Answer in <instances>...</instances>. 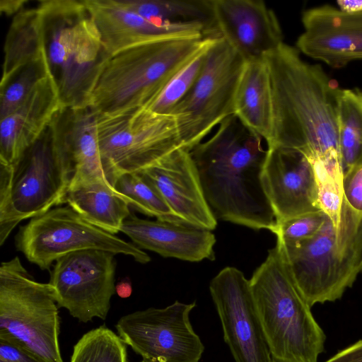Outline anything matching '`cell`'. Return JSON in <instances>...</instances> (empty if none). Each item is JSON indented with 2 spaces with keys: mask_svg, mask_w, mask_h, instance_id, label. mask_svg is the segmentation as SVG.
I'll return each mask as SVG.
<instances>
[{
  "mask_svg": "<svg viewBox=\"0 0 362 362\" xmlns=\"http://www.w3.org/2000/svg\"><path fill=\"white\" fill-rule=\"evenodd\" d=\"M271 81L273 136L267 146L291 148L322 163L342 185L338 140L340 88L318 64L283 43L264 56Z\"/></svg>",
  "mask_w": 362,
  "mask_h": 362,
  "instance_id": "6da1fadb",
  "label": "cell"
},
{
  "mask_svg": "<svg viewBox=\"0 0 362 362\" xmlns=\"http://www.w3.org/2000/svg\"><path fill=\"white\" fill-rule=\"evenodd\" d=\"M263 141L232 115L190 154L216 219L273 233L276 218L261 180L268 151Z\"/></svg>",
  "mask_w": 362,
  "mask_h": 362,
  "instance_id": "7a4b0ae2",
  "label": "cell"
},
{
  "mask_svg": "<svg viewBox=\"0 0 362 362\" xmlns=\"http://www.w3.org/2000/svg\"><path fill=\"white\" fill-rule=\"evenodd\" d=\"M44 52L62 107H88L110 57L84 0L40 1Z\"/></svg>",
  "mask_w": 362,
  "mask_h": 362,
  "instance_id": "3957f363",
  "label": "cell"
},
{
  "mask_svg": "<svg viewBox=\"0 0 362 362\" xmlns=\"http://www.w3.org/2000/svg\"><path fill=\"white\" fill-rule=\"evenodd\" d=\"M214 39H160L111 54L94 87L88 107L99 115L147 107L173 76Z\"/></svg>",
  "mask_w": 362,
  "mask_h": 362,
  "instance_id": "277c9868",
  "label": "cell"
},
{
  "mask_svg": "<svg viewBox=\"0 0 362 362\" xmlns=\"http://www.w3.org/2000/svg\"><path fill=\"white\" fill-rule=\"evenodd\" d=\"M249 281L274 362H317L325 350L326 336L298 288L278 243Z\"/></svg>",
  "mask_w": 362,
  "mask_h": 362,
  "instance_id": "5b68a950",
  "label": "cell"
},
{
  "mask_svg": "<svg viewBox=\"0 0 362 362\" xmlns=\"http://www.w3.org/2000/svg\"><path fill=\"white\" fill-rule=\"evenodd\" d=\"M276 243L311 307L340 299L362 272V216L344 199L337 227L327 216L313 237L289 245Z\"/></svg>",
  "mask_w": 362,
  "mask_h": 362,
  "instance_id": "8992f818",
  "label": "cell"
},
{
  "mask_svg": "<svg viewBox=\"0 0 362 362\" xmlns=\"http://www.w3.org/2000/svg\"><path fill=\"white\" fill-rule=\"evenodd\" d=\"M73 175L50 124L14 163L0 164V245L21 221L64 204Z\"/></svg>",
  "mask_w": 362,
  "mask_h": 362,
  "instance_id": "52a82bcc",
  "label": "cell"
},
{
  "mask_svg": "<svg viewBox=\"0 0 362 362\" xmlns=\"http://www.w3.org/2000/svg\"><path fill=\"white\" fill-rule=\"evenodd\" d=\"M59 306L49 283L37 281L18 257L0 267V338L41 362H63Z\"/></svg>",
  "mask_w": 362,
  "mask_h": 362,
  "instance_id": "ba28073f",
  "label": "cell"
},
{
  "mask_svg": "<svg viewBox=\"0 0 362 362\" xmlns=\"http://www.w3.org/2000/svg\"><path fill=\"white\" fill-rule=\"evenodd\" d=\"M94 114L103 170L113 186L121 175L140 173L182 148L172 115L146 107L115 115Z\"/></svg>",
  "mask_w": 362,
  "mask_h": 362,
  "instance_id": "9c48e42d",
  "label": "cell"
},
{
  "mask_svg": "<svg viewBox=\"0 0 362 362\" xmlns=\"http://www.w3.org/2000/svg\"><path fill=\"white\" fill-rule=\"evenodd\" d=\"M245 62L222 37L211 43L196 82L171 113L183 148L190 151L234 115L235 93Z\"/></svg>",
  "mask_w": 362,
  "mask_h": 362,
  "instance_id": "30bf717a",
  "label": "cell"
},
{
  "mask_svg": "<svg viewBox=\"0 0 362 362\" xmlns=\"http://www.w3.org/2000/svg\"><path fill=\"white\" fill-rule=\"evenodd\" d=\"M15 240L25 258L42 270H49L54 262L68 254L87 250L130 256L141 264L151 261L134 243L91 224L68 205L30 218L20 227Z\"/></svg>",
  "mask_w": 362,
  "mask_h": 362,
  "instance_id": "8fae6325",
  "label": "cell"
},
{
  "mask_svg": "<svg viewBox=\"0 0 362 362\" xmlns=\"http://www.w3.org/2000/svg\"><path fill=\"white\" fill-rule=\"evenodd\" d=\"M195 302L176 300L164 308H149L121 317L117 334L142 359L153 362H199L204 346L189 314Z\"/></svg>",
  "mask_w": 362,
  "mask_h": 362,
  "instance_id": "7c38bea8",
  "label": "cell"
},
{
  "mask_svg": "<svg viewBox=\"0 0 362 362\" xmlns=\"http://www.w3.org/2000/svg\"><path fill=\"white\" fill-rule=\"evenodd\" d=\"M115 254L87 250L68 254L55 262L51 286L58 306L78 321L105 320L115 293Z\"/></svg>",
  "mask_w": 362,
  "mask_h": 362,
  "instance_id": "4fadbf2b",
  "label": "cell"
},
{
  "mask_svg": "<svg viewBox=\"0 0 362 362\" xmlns=\"http://www.w3.org/2000/svg\"><path fill=\"white\" fill-rule=\"evenodd\" d=\"M209 291L223 339L235 362H274L256 310L250 281L233 267L222 269Z\"/></svg>",
  "mask_w": 362,
  "mask_h": 362,
  "instance_id": "5bb4252c",
  "label": "cell"
},
{
  "mask_svg": "<svg viewBox=\"0 0 362 362\" xmlns=\"http://www.w3.org/2000/svg\"><path fill=\"white\" fill-rule=\"evenodd\" d=\"M261 180L276 224L293 217L322 211L312 162L302 152L267 146Z\"/></svg>",
  "mask_w": 362,
  "mask_h": 362,
  "instance_id": "9a60e30c",
  "label": "cell"
},
{
  "mask_svg": "<svg viewBox=\"0 0 362 362\" xmlns=\"http://www.w3.org/2000/svg\"><path fill=\"white\" fill-rule=\"evenodd\" d=\"M304 30L296 42L303 54L333 68L362 59V12L325 5L303 12Z\"/></svg>",
  "mask_w": 362,
  "mask_h": 362,
  "instance_id": "2e32d148",
  "label": "cell"
},
{
  "mask_svg": "<svg viewBox=\"0 0 362 362\" xmlns=\"http://www.w3.org/2000/svg\"><path fill=\"white\" fill-rule=\"evenodd\" d=\"M182 222L212 230L217 221L204 196L190 151L180 148L140 172Z\"/></svg>",
  "mask_w": 362,
  "mask_h": 362,
  "instance_id": "e0dca14e",
  "label": "cell"
},
{
  "mask_svg": "<svg viewBox=\"0 0 362 362\" xmlns=\"http://www.w3.org/2000/svg\"><path fill=\"white\" fill-rule=\"evenodd\" d=\"M217 27L224 38L247 61L264 59L284 43L279 20L259 0H213Z\"/></svg>",
  "mask_w": 362,
  "mask_h": 362,
  "instance_id": "ac0fdd59",
  "label": "cell"
},
{
  "mask_svg": "<svg viewBox=\"0 0 362 362\" xmlns=\"http://www.w3.org/2000/svg\"><path fill=\"white\" fill-rule=\"evenodd\" d=\"M107 52L160 39L216 36L200 24H175L146 19L117 0H84Z\"/></svg>",
  "mask_w": 362,
  "mask_h": 362,
  "instance_id": "d6986e66",
  "label": "cell"
},
{
  "mask_svg": "<svg viewBox=\"0 0 362 362\" xmlns=\"http://www.w3.org/2000/svg\"><path fill=\"white\" fill-rule=\"evenodd\" d=\"M120 232L139 248L164 257L192 262L214 259L216 238L211 230L183 223L143 219L132 213Z\"/></svg>",
  "mask_w": 362,
  "mask_h": 362,
  "instance_id": "ffe728a7",
  "label": "cell"
},
{
  "mask_svg": "<svg viewBox=\"0 0 362 362\" xmlns=\"http://www.w3.org/2000/svg\"><path fill=\"white\" fill-rule=\"evenodd\" d=\"M62 107L49 75L15 111L1 119L0 164L14 163L45 132Z\"/></svg>",
  "mask_w": 362,
  "mask_h": 362,
  "instance_id": "44dd1931",
  "label": "cell"
},
{
  "mask_svg": "<svg viewBox=\"0 0 362 362\" xmlns=\"http://www.w3.org/2000/svg\"><path fill=\"white\" fill-rule=\"evenodd\" d=\"M50 127L73 166V177H106L97 137L95 115L88 107H62Z\"/></svg>",
  "mask_w": 362,
  "mask_h": 362,
  "instance_id": "7402d4cb",
  "label": "cell"
},
{
  "mask_svg": "<svg viewBox=\"0 0 362 362\" xmlns=\"http://www.w3.org/2000/svg\"><path fill=\"white\" fill-rule=\"evenodd\" d=\"M65 203L91 224L115 235L130 216L127 199L104 176L72 177Z\"/></svg>",
  "mask_w": 362,
  "mask_h": 362,
  "instance_id": "603a6c76",
  "label": "cell"
},
{
  "mask_svg": "<svg viewBox=\"0 0 362 362\" xmlns=\"http://www.w3.org/2000/svg\"><path fill=\"white\" fill-rule=\"evenodd\" d=\"M234 115L269 146L273 136L270 75L264 59L247 61L237 88Z\"/></svg>",
  "mask_w": 362,
  "mask_h": 362,
  "instance_id": "cb8c5ba5",
  "label": "cell"
},
{
  "mask_svg": "<svg viewBox=\"0 0 362 362\" xmlns=\"http://www.w3.org/2000/svg\"><path fill=\"white\" fill-rule=\"evenodd\" d=\"M44 54L40 13L38 8H23L13 16L4 44L1 82L23 65Z\"/></svg>",
  "mask_w": 362,
  "mask_h": 362,
  "instance_id": "d4e9b609",
  "label": "cell"
},
{
  "mask_svg": "<svg viewBox=\"0 0 362 362\" xmlns=\"http://www.w3.org/2000/svg\"><path fill=\"white\" fill-rule=\"evenodd\" d=\"M124 8L151 21L175 24H200L221 37L213 0H117Z\"/></svg>",
  "mask_w": 362,
  "mask_h": 362,
  "instance_id": "484cf974",
  "label": "cell"
},
{
  "mask_svg": "<svg viewBox=\"0 0 362 362\" xmlns=\"http://www.w3.org/2000/svg\"><path fill=\"white\" fill-rule=\"evenodd\" d=\"M338 140L343 175L362 164V91L341 89Z\"/></svg>",
  "mask_w": 362,
  "mask_h": 362,
  "instance_id": "4316f807",
  "label": "cell"
},
{
  "mask_svg": "<svg viewBox=\"0 0 362 362\" xmlns=\"http://www.w3.org/2000/svg\"><path fill=\"white\" fill-rule=\"evenodd\" d=\"M114 187L130 206L158 220L183 223L178 219L157 189L140 173L121 175Z\"/></svg>",
  "mask_w": 362,
  "mask_h": 362,
  "instance_id": "83f0119b",
  "label": "cell"
},
{
  "mask_svg": "<svg viewBox=\"0 0 362 362\" xmlns=\"http://www.w3.org/2000/svg\"><path fill=\"white\" fill-rule=\"evenodd\" d=\"M48 76L44 52L42 57L23 65L6 81L1 82L0 119L15 111Z\"/></svg>",
  "mask_w": 362,
  "mask_h": 362,
  "instance_id": "f1b7e54d",
  "label": "cell"
},
{
  "mask_svg": "<svg viewBox=\"0 0 362 362\" xmlns=\"http://www.w3.org/2000/svg\"><path fill=\"white\" fill-rule=\"evenodd\" d=\"M70 362H127V345L117 334L102 325L78 339Z\"/></svg>",
  "mask_w": 362,
  "mask_h": 362,
  "instance_id": "f546056e",
  "label": "cell"
},
{
  "mask_svg": "<svg viewBox=\"0 0 362 362\" xmlns=\"http://www.w3.org/2000/svg\"><path fill=\"white\" fill-rule=\"evenodd\" d=\"M216 39L179 70L158 97L146 108L158 114L171 115L196 82L204 67L208 49Z\"/></svg>",
  "mask_w": 362,
  "mask_h": 362,
  "instance_id": "4dcf8cb0",
  "label": "cell"
},
{
  "mask_svg": "<svg viewBox=\"0 0 362 362\" xmlns=\"http://www.w3.org/2000/svg\"><path fill=\"white\" fill-rule=\"evenodd\" d=\"M327 216L322 211L304 214L276 224L273 233L284 245L296 243L315 235Z\"/></svg>",
  "mask_w": 362,
  "mask_h": 362,
  "instance_id": "1f68e13d",
  "label": "cell"
},
{
  "mask_svg": "<svg viewBox=\"0 0 362 362\" xmlns=\"http://www.w3.org/2000/svg\"><path fill=\"white\" fill-rule=\"evenodd\" d=\"M316 177L318 202L321 210L337 227L340 221L343 203L342 185L330 176L325 167L319 162H312Z\"/></svg>",
  "mask_w": 362,
  "mask_h": 362,
  "instance_id": "d6a6232c",
  "label": "cell"
},
{
  "mask_svg": "<svg viewBox=\"0 0 362 362\" xmlns=\"http://www.w3.org/2000/svg\"><path fill=\"white\" fill-rule=\"evenodd\" d=\"M342 189L346 203L362 216V164L343 175Z\"/></svg>",
  "mask_w": 362,
  "mask_h": 362,
  "instance_id": "836d02e7",
  "label": "cell"
},
{
  "mask_svg": "<svg viewBox=\"0 0 362 362\" xmlns=\"http://www.w3.org/2000/svg\"><path fill=\"white\" fill-rule=\"evenodd\" d=\"M0 362H41L19 345L0 338Z\"/></svg>",
  "mask_w": 362,
  "mask_h": 362,
  "instance_id": "e575fe53",
  "label": "cell"
},
{
  "mask_svg": "<svg viewBox=\"0 0 362 362\" xmlns=\"http://www.w3.org/2000/svg\"><path fill=\"white\" fill-rule=\"evenodd\" d=\"M325 362H362V339L341 350Z\"/></svg>",
  "mask_w": 362,
  "mask_h": 362,
  "instance_id": "d590c367",
  "label": "cell"
},
{
  "mask_svg": "<svg viewBox=\"0 0 362 362\" xmlns=\"http://www.w3.org/2000/svg\"><path fill=\"white\" fill-rule=\"evenodd\" d=\"M25 0H1L0 2V10L7 16H15L24 8Z\"/></svg>",
  "mask_w": 362,
  "mask_h": 362,
  "instance_id": "8d00e7d4",
  "label": "cell"
},
{
  "mask_svg": "<svg viewBox=\"0 0 362 362\" xmlns=\"http://www.w3.org/2000/svg\"><path fill=\"white\" fill-rule=\"evenodd\" d=\"M339 9L344 12L355 13L362 12V0L337 1Z\"/></svg>",
  "mask_w": 362,
  "mask_h": 362,
  "instance_id": "74e56055",
  "label": "cell"
},
{
  "mask_svg": "<svg viewBox=\"0 0 362 362\" xmlns=\"http://www.w3.org/2000/svg\"><path fill=\"white\" fill-rule=\"evenodd\" d=\"M132 292V284L128 279H124L115 285V293L122 298L129 297Z\"/></svg>",
  "mask_w": 362,
  "mask_h": 362,
  "instance_id": "f35d334b",
  "label": "cell"
},
{
  "mask_svg": "<svg viewBox=\"0 0 362 362\" xmlns=\"http://www.w3.org/2000/svg\"><path fill=\"white\" fill-rule=\"evenodd\" d=\"M140 362H153V361L142 359Z\"/></svg>",
  "mask_w": 362,
  "mask_h": 362,
  "instance_id": "ab89813d",
  "label": "cell"
}]
</instances>
